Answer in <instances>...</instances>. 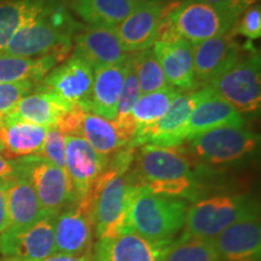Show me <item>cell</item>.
<instances>
[{
    "mask_svg": "<svg viewBox=\"0 0 261 261\" xmlns=\"http://www.w3.org/2000/svg\"><path fill=\"white\" fill-rule=\"evenodd\" d=\"M132 163L135 168L128 173L137 187L192 203L205 197L203 175L208 169L194 161L181 146L142 145L135 151Z\"/></svg>",
    "mask_w": 261,
    "mask_h": 261,
    "instance_id": "6da1fadb",
    "label": "cell"
},
{
    "mask_svg": "<svg viewBox=\"0 0 261 261\" xmlns=\"http://www.w3.org/2000/svg\"><path fill=\"white\" fill-rule=\"evenodd\" d=\"M69 10L62 0H51L37 18L16 32L2 54L28 58L55 56L63 62L83 28Z\"/></svg>",
    "mask_w": 261,
    "mask_h": 261,
    "instance_id": "7a4b0ae2",
    "label": "cell"
},
{
    "mask_svg": "<svg viewBox=\"0 0 261 261\" xmlns=\"http://www.w3.org/2000/svg\"><path fill=\"white\" fill-rule=\"evenodd\" d=\"M189 204L179 198L135 187L127 211L126 227L156 243H172L182 231Z\"/></svg>",
    "mask_w": 261,
    "mask_h": 261,
    "instance_id": "3957f363",
    "label": "cell"
},
{
    "mask_svg": "<svg viewBox=\"0 0 261 261\" xmlns=\"http://www.w3.org/2000/svg\"><path fill=\"white\" fill-rule=\"evenodd\" d=\"M255 212L259 205L247 195L208 196L189 205L181 236L213 241L225 228Z\"/></svg>",
    "mask_w": 261,
    "mask_h": 261,
    "instance_id": "277c9868",
    "label": "cell"
},
{
    "mask_svg": "<svg viewBox=\"0 0 261 261\" xmlns=\"http://www.w3.org/2000/svg\"><path fill=\"white\" fill-rule=\"evenodd\" d=\"M133 184L129 173H122L108 163L106 171L87 195L96 200L94 231L98 240L114 237L126 228L127 211Z\"/></svg>",
    "mask_w": 261,
    "mask_h": 261,
    "instance_id": "5b68a950",
    "label": "cell"
},
{
    "mask_svg": "<svg viewBox=\"0 0 261 261\" xmlns=\"http://www.w3.org/2000/svg\"><path fill=\"white\" fill-rule=\"evenodd\" d=\"M261 61L253 46L242 48L240 57L207 87L237 112H259L261 106Z\"/></svg>",
    "mask_w": 261,
    "mask_h": 261,
    "instance_id": "8992f818",
    "label": "cell"
},
{
    "mask_svg": "<svg viewBox=\"0 0 261 261\" xmlns=\"http://www.w3.org/2000/svg\"><path fill=\"white\" fill-rule=\"evenodd\" d=\"M260 143V136L244 127H221L182 143L181 149L197 163L211 167L246 159Z\"/></svg>",
    "mask_w": 261,
    "mask_h": 261,
    "instance_id": "52a82bcc",
    "label": "cell"
},
{
    "mask_svg": "<svg viewBox=\"0 0 261 261\" xmlns=\"http://www.w3.org/2000/svg\"><path fill=\"white\" fill-rule=\"evenodd\" d=\"M234 25L236 21L205 3L174 0L161 27L196 45L227 32H233Z\"/></svg>",
    "mask_w": 261,
    "mask_h": 261,
    "instance_id": "ba28073f",
    "label": "cell"
},
{
    "mask_svg": "<svg viewBox=\"0 0 261 261\" xmlns=\"http://www.w3.org/2000/svg\"><path fill=\"white\" fill-rule=\"evenodd\" d=\"M21 160V171L34 187L46 217L56 218L61 212L79 201L65 169L56 167L40 156H28Z\"/></svg>",
    "mask_w": 261,
    "mask_h": 261,
    "instance_id": "9c48e42d",
    "label": "cell"
},
{
    "mask_svg": "<svg viewBox=\"0 0 261 261\" xmlns=\"http://www.w3.org/2000/svg\"><path fill=\"white\" fill-rule=\"evenodd\" d=\"M94 70L77 55H70L39 81L37 91L57 97L69 108H83L90 112Z\"/></svg>",
    "mask_w": 261,
    "mask_h": 261,
    "instance_id": "30bf717a",
    "label": "cell"
},
{
    "mask_svg": "<svg viewBox=\"0 0 261 261\" xmlns=\"http://www.w3.org/2000/svg\"><path fill=\"white\" fill-rule=\"evenodd\" d=\"M94 228V203L83 198L55 218L56 253L91 255Z\"/></svg>",
    "mask_w": 261,
    "mask_h": 261,
    "instance_id": "8fae6325",
    "label": "cell"
},
{
    "mask_svg": "<svg viewBox=\"0 0 261 261\" xmlns=\"http://www.w3.org/2000/svg\"><path fill=\"white\" fill-rule=\"evenodd\" d=\"M194 46L168 29L160 28L151 48L169 86L180 91L198 90L194 71Z\"/></svg>",
    "mask_w": 261,
    "mask_h": 261,
    "instance_id": "7c38bea8",
    "label": "cell"
},
{
    "mask_svg": "<svg viewBox=\"0 0 261 261\" xmlns=\"http://www.w3.org/2000/svg\"><path fill=\"white\" fill-rule=\"evenodd\" d=\"M174 0H143L121 24L116 27L127 54L152 47L160 28Z\"/></svg>",
    "mask_w": 261,
    "mask_h": 261,
    "instance_id": "4fadbf2b",
    "label": "cell"
},
{
    "mask_svg": "<svg viewBox=\"0 0 261 261\" xmlns=\"http://www.w3.org/2000/svg\"><path fill=\"white\" fill-rule=\"evenodd\" d=\"M55 218L44 217L22 230H6L0 236V252L10 261H39L56 253Z\"/></svg>",
    "mask_w": 261,
    "mask_h": 261,
    "instance_id": "5bb4252c",
    "label": "cell"
},
{
    "mask_svg": "<svg viewBox=\"0 0 261 261\" xmlns=\"http://www.w3.org/2000/svg\"><path fill=\"white\" fill-rule=\"evenodd\" d=\"M74 54L87 62L93 70L121 64L128 58L116 28L86 25L74 38Z\"/></svg>",
    "mask_w": 261,
    "mask_h": 261,
    "instance_id": "9a60e30c",
    "label": "cell"
},
{
    "mask_svg": "<svg viewBox=\"0 0 261 261\" xmlns=\"http://www.w3.org/2000/svg\"><path fill=\"white\" fill-rule=\"evenodd\" d=\"M65 172L80 201L86 197L94 182L106 171L109 156L97 152L80 137L65 136Z\"/></svg>",
    "mask_w": 261,
    "mask_h": 261,
    "instance_id": "2e32d148",
    "label": "cell"
},
{
    "mask_svg": "<svg viewBox=\"0 0 261 261\" xmlns=\"http://www.w3.org/2000/svg\"><path fill=\"white\" fill-rule=\"evenodd\" d=\"M233 32L211 38L194 46V71L197 89L207 87L240 57L242 48Z\"/></svg>",
    "mask_w": 261,
    "mask_h": 261,
    "instance_id": "e0dca14e",
    "label": "cell"
},
{
    "mask_svg": "<svg viewBox=\"0 0 261 261\" xmlns=\"http://www.w3.org/2000/svg\"><path fill=\"white\" fill-rule=\"evenodd\" d=\"M212 242L223 261H260V213L246 215L225 228Z\"/></svg>",
    "mask_w": 261,
    "mask_h": 261,
    "instance_id": "ac0fdd59",
    "label": "cell"
},
{
    "mask_svg": "<svg viewBox=\"0 0 261 261\" xmlns=\"http://www.w3.org/2000/svg\"><path fill=\"white\" fill-rule=\"evenodd\" d=\"M208 92V87L182 91L173 99L168 110L146 133L143 145L150 144L161 148H177L184 143L182 130L187 126L192 110Z\"/></svg>",
    "mask_w": 261,
    "mask_h": 261,
    "instance_id": "d6986e66",
    "label": "cell"
},
{
    "mask_svg": "<svg viewBox=\"0 0 261 261\" xmlns=\"http://www.w3.org/2000/svg\"><path fill=\"white\" fill-rule=\"evenodd\" d=\"M171 243H156L130 228L98 240L94 261H162Z\"/></svg>",
    "mask_w": 261,
    "mask_h": 261,
    "instance_id": "ffe728a7",
    "label": "cell"
},
{
    "mask_svg": "<svg viewBox=\"0 0 261 261\" xmlns=\"http://www.w3.org/2000/svg\"><path fill=\"white\" fill-rule=\"evenodd\" d=\"M246 120L242 114L217 96L210 87L208 92L196 104L182 130L184 143L196 136L221 127H244Z\"/></svg>",
    "mask_w": 261,
    "mask_h": 261,
    "instance_id": "44dd1931",
    "label": "cell"
},
{
    "mask_svg": "<svg viewBox=\"0 0 261 261\" xmlns=\"http://www.w3.org/2000/svg\"><path fill=\"white\" fill-rule=\"evenodd\" d=\"M8 212L10 221L8 230L14 231L29 227L46 217L39 203L34 187L22 171L9 179Z\"/></svg>",
    "mask_w": 261,
    "mask_h": 261,
    "instance_id": "7402d4cb",
    "label": "cell"
},
{
    "mask_svg": "<svg viewBox=\"0 0 261 261\" xmlns=\"http://www.w3.org/2000/svg\"><path fill=\"white\" fill-rule=\"evenodd\" d=\"M48 128L19 120H3L0 122V142L3 156L21 159L39 156Z\"/></svg>",
    "mask_w": 261,
    "mask_h": 261,
    "instance_id": "603a6c76",
    "label": "cell"
},
{
    "mask_svg": "<svg viewBox=\"0 0 261 261\" xmlns=\"http://www.w3.org/2000/svg\"><path fill=\"white\" fill-rule=\"evenodd\" d=\"M128 60V58H127ZM127 60L121 64L94 70V80L91 93L90 112L115 121L117 104L125 80Z\"/></svg>",
    "mask_w": 261,
    "mask_h": 261,
    "instance_id": "cb8c5ba5",
    "label": "cell"
},
{
    "mask_svg": "<svg viewBox=\"0 0 261 261\" xmlns=\"http://www.w3.org/2000/svg\"><path fill=\"white\" fill-rule=\"evenodd\" d=\"M86 140L97 152L104 156H112L120 150L128 148L130 139L115 121L104 119L96 114L83 110L80 115L76 136Z\"/></svg>",
    "mask_w": 261,
    "mask_h": 261,
    "instance_id": "d4e9b609",
    "label": "cell"
},
{
    "mask_svg": "<svg viewBox=\"0 0 261 261\" xmlns=\"http://www.w3.org/2000/svg\"><path fill=\"white\" fill-rule=\"evenodd\" d=\"M180 92L182 91L167 86L166 89L155 92L140 94L130 112V117L136 126V132L129 148L137 149L143 145L146 133L165 115L173 99Z\"/></svg>",
    "mask_w": 261,
    "mask_h": 261,
    "instance_id": "484cf974",
    "label": "cell"
},
{
    "mask_svg": "<svg viewBox=\"0 0 261 261\" xmlns=\"http://www.w3.org/2000/svg\"><path fill=\"white\" fill-rule=\"evenodd\" d=\"M70 109L71 108L57 97L46 92L35 91L34 93H29L22 98L15 109L5 119L19 120L33 125L52 128L57 126L62 115Z\"/></svg>",
    "mask_w": 261,
    "mask_h": 261,
    "instance_id": "4316f807",
    "label": "cell"
},
{
    "mask_svg": "<svg viewBox=\"0 0 261 261\" xmlns=\"http://www.w3.org/2000/svg\"><path fill=\"white\" fill-rule=\"evenodd\" d=\"M143 0H71L70 11L87 25L116 28Z\"/></svg>",
    "mask_w": 261,
    "mask_h": 261,
    "instance_id": "83f0119b",
    "label": "cell"
},
{
    "mask_svg": "<svg viewBox=\"0 0 261 261\" xmlns=\"http://www.w3.org/2000/svg\"><path fill=\"white\" fill-rule=\"evenodd\" d=\"M60 63L62 61L55 56L28 58L0 52V84L21 81L39 83Z\"/></svg>",
    "mask_w": 261,
    "mask_h": 261,
    "instance_id": "f1b7e54d",
    "label": "cell"
},
{
    "mask_svg": "<svg viewBox=\"0 0 261 261\" xmlns=\"http://www.w3.org/2000/svg\"><path fill=\"white\" fill-rule=\"evenodd\" d=\"M51 0H0V52L32 19L37 18Z\"/></svg>",
    "mask_w": 261,
    "mask_h": 261,
    "instance_id": "f546056e",
    "label": "cell"
},
{
    "mask_svg": "<svg viewBox=\"0 0 261 261\" xmlns=\"http://www.w3.org/2000/svg\"><path fill=\"white\" fill-rule=\"evenodd\" d=\"M162 261H223L212 241L180 236L166 250Z\"/></svg>",
    "mask_w": 261,
    "mask_h": 261,
    "instance_id": "4dcf8cb0",
    "label": "cell"
},
{
    "mask_svg": "<svg viewBox=\"0 0 261 261\" xmlns=\"http://www.w3.org/2000/svg\"><path fill=\"white\" fill-rule=\"evenodd\" d=\"M140 94H148L169 86L152 48L132 54Z\"/></svg>",
    "mask_w": 261,
    "mask_h": 261,
    "instance_id": "1f68e13d",
    "label": "cell"
},
{
    "mask_svg": "<svg viewBox=\"0 0 261 261\" xmlns=\"http://www.w3.org/2000/svg\"><path fill=\"white\" fill-rule=\"evenodd\" d=\"M35 84L34 81L0 84V122L15 109L22 98L32 92Z\"/></svg>",
    "mask_w": 261,
    "mask_h": 261,
    "instance_id": "d6a6232c",
    "label": "cell"
},
{
    "mask_svg": "<svg viewBox=\"0 0 261 261\" xmlns=\"http://www.w3.org/2000/svg\"><path fill=\"white\" fill-rule=\"evenodd\" d=\"M65 135L56 127L48 128L44 145H42L40 158L46 160L58 168L65 169Z\"/></svg>",
    "mask_w": 261,
    "mask_h": 261,
    "instance_id": "836d02e7",
    "label": "cell"
},
{
    "mask_svg": "<svg viewBox=\"0 0 261 261\" xmlns=\"http://www.w3.org/2000/svg\"><path fill=\"white\" fill-rule=\"evenodd\" d=\"M234 35H242L249 40H256L261 37V8L260 4L248 6L240 16L233 28Z\"/></svg>",
    "mask_w": 261,
    "mask_h": 261,
    "instance_id": "e575fe53",
    "label": "cell"
},
{
    "mask_svg": "<svg viewBox=\"0 0 261 261\" xmlns=\"http://www.w3.org/2000/svg\"><path fill=\"white\" fill-rule=\"evenodd\" d=\"M197 2L205 3V4L213 6L225 16L237 22L238 17L243 14L244 10L250 4L249 0H197Z\"/></svg>",
    "mask_w": 261,
    "mask_h": 261,
    "instance_id": "d590c367",
    "label": "cell"
},
{
    "mask_svg": "<svg viewBox=\"0 0 261 261\" xmlns=\"http://www.w3.org/2000/svg\"><path fill=\"white\" fill-rule=\"evenodd\" d=\"M8 185L9 179L0 180V236L10 226L8 212Z\"/></svg>",
    "mask_w": 261,
    "mask_h": 261,
    "instance_id": "8d00e7d4",
    "label": "cell"
},
{
    "mask_svg": "<svg viewBox=\"0 0 261 261\" xmlns=\"http://www.w3.org/2000/svg\"><path fill=\"white\" fill-rule=\"evenodd\" d=\"M21 159H8L0 155V180L14 178L21 172Z\"/></svg>",
    "mask_w": 261,
    "mask_h": 261,
    "instance_id": "74e56055",
    "label": "cell"
},
{
    "mask_svg": "<svg viewBox=\"0 0 261 261\" xmlns=\"http://www.w3.org/2000/svg\"><path fill=\"white\" fill-rule=\"evenodd\" d=\"M39 261H94V259L91 255H67V254L55 253Z\"/></svg>",
    "mask_w": 261,
    "mask_h": 261,
    "instance_id": "f35d334b",
    "label": "cell"
},
{
    "mask_svg": "<svg viewBox=\"0 0 261 261\" xmlns=\"http://www.w3.org/2000/svg\"><path fill=\"white\" fill-rule=\"evenodd\" d=\"M256 2H257V0H249V3H250V4H255Z\"/></svg>",
    "mask_w": 261,
    "mask_h": 261,
    "instance_id": "ab89813d",
    "label": "cell"
},
{
    "mask_svg": "<svg viewBox=\"0 0 261 261\" xmlns=\"http://www.w3.org/2000/svg\"><path fill=\"white\" fill-rule=\"evenodd\" d=\"M3 152V144H2V142H0V154H2Z\"/></svg>",
    "mask_w": 261,
    "mask_h": 261,
    "instance_id": "60d3db41",
    "label": "cell"
}]
</instances>
